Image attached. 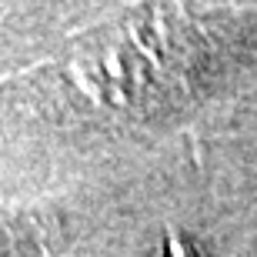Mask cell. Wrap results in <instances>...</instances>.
Masks as SVG:
<instances>
[{"instance_id": "1", "label": "cell", "mask_w": 257, "mask_h": 257, "mask_svg": "<svg viewBox=\"0 0 257 257\" xmlns=\"http://www.w3.org/2000/svg\"><path fill=\"white\" fill-rule=\"evenodd\" d=\"M164 257H197V250H191L177 234H171L167 237V247H164Z\"/></svg>"}]
</instances>
